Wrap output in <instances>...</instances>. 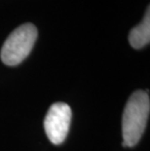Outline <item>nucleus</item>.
I'll list each match as a JSON object with an SVG mask.
<instances>
[{
  "label": "nucleus",
  "mask_w": 150,
  "mask_h": 151,
  "mask_svg": "<svg viewBox=\"0 0 150 151\" xmlns=\"http://www.w3.org/2000/svg\"><path fill=\"white\" fill-rule=\"evenodd\" d=\"M150 111L149 96L144 91H136L128 101L122 117L123 145L135 146L144 133Z\"/></svg>",
  "instance_id": "f257e3e1"
},
{
  "label": "nucleus",
  "mask_w": 150,
  "mask_h": 151,
  "mask_svg": "<svg viewBox=\"0 0 150 151\" xmlns=\"http://www.w3.org/2000/svg\"><path fill=\"white\" fill-rule=\"evenodd\" d=\"M37 28L32 24H24L9 35L1 49L4 65L15 66L27 59L37 39Z\"/></svg>",
  "instance_id": "f03ea898"
},
{
  "label": "nucleus",
  "mask_w": 150,
  "mask_h": 151,
  "mask_svg": "<svg viewBox=\"0 0 150 151\" xmlns=\"http://www.w3.org/2000/svg\"><path fill=\"white\" fill-rule=\"evenodd\" d=\"M71 116V108L65 102H56L51 105L44 120V128L51 142L60 144L65 140Z\"/></svg>",
  "instance_id": "7ed1b4c3"
},
{
  "label": "nucleus",
  "mask_w": 150,
  "mask_h": 151,
  "mask_svg": "<svg viewBox=\"0 0 150 151\" xmlns=\"http://www.w3.org/2000/svg\"><path fill=\"white\" fill-rule=\"evenodd\" d=\"M130 45L135 49H141L150 42V8H147L142 22L130 31Z\"/></svg>",
  "instance_id": "20e7f679"
}]
</instances>
